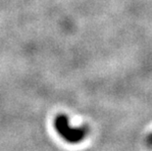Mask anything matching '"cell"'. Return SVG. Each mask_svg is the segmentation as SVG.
I'll return each instance as SVG.
<instances>
[{"label":"cell","instance_id":"obj_1","mask_svg":"<svg viewBox=\"0 0 152 151\" xmlns=\"http://www.w3.org/2000/svg\"><path fill=\"white\" fill-rule=\"evenodd\" d=\"M54 125L57 133L64 139L71 143H77L83 140L86 136L87 131H88L86 127H80L77 128H71L68 118L65 115H58L55 119Z\"/></svg>","mask_w":152,"mask_h":151},{"label":"cell","instance_id":"obj_2","mask_svg":"<svg viewBox=\"0 0 152 151\" xmlns=\"http://www.w3.org/2000/svg\"><path fill=\"white\" fill-rule=\"evenodd\" d=\"M147 142L149 143V144H151V145H152V133L150 134L149 136H148V139H147Z\"/></svg>","mask_w":152,"mask_h":151}]
</instances>
